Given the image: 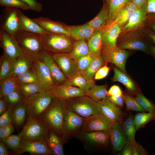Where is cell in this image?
Masks as SVG:
<instances>
[{
    "label": "cell",
    "mask_w": 155,
    "mask_h": 155,
    "mask_svg": "<svg viewBox=\"0 0 155 155\" xmlns=\"http://www.w3.org/2000/svg\"><path fill=\"white\" fill-rule=\"evenodd\" d=\"M65 101L55 98L39 119L56 133L63 142L67 139L63 127Z\"/></svg>",
    "instance_id": "obj_1"
},
{
    "label": "cell",
    "mask_w": 155,
    "mask_h": 155,
    "mask_svg": "<svg viewBox=\"0 0 155 155\" xmlns=\"http://www.w3.org/2000/svg\"><path fill=\"white\" fill-rule=\"evenodd\" d=\"M22 53L33 62L44 50L41 36L20 30L13 36Z\"/></svg>",
    "instance_id": "obj_2"
},
{
    "label": "cell",
    "mask_w": 155,
    "mask_h": 155,
    "mask_svg": "<svg viewBox=\"0 0 155 155\" xmlns=\"http://www.w3.org/2000/svg\"><path fill=\"white\" fill-rule=\"evenodd\" d=\"M64 101L65 105L68 109L84 118L87 119L102 114L99 103L86 95Z\"/></svg>",
    "instance_id": "obj_3"
},
{
    "label": "cell",
    "mask_w": 155,
    "mask_h": 155,
    "mask_svg": "<svg viewBox=\"0 0 155 155\" xmlns=\"http://www.w3.org/2000/svg\"><path fill=\"white\" fill-rule=\"evenodd\" d=\"M44 50L51 55L69 53L75 42L67 35L47 32L40 36Z\"/></svg>",
    "instance_id": "obj_4"
},
{
    "label": "cell",
    "mask_w": 155,
    "mask_h": 155,
    "mask_svg": "<svg viewBox=\"0 0 155 155\" xmlns=\"http://www.w3.org/2000/svg\"><path fill=\"white\" fill-rule=\"evenodd\" d=\"M55 98L50 92L46 91L26 98L24 103L27 116L39 119Z\"/></svg>",
    "instance_id": "obj_5"
},
{
    "label": "cell",
    "mask_w": 155,
    "mask_h": 155,
    "mask_svg": "<svg viewBox=\"0 0 155 155\" xmlns=\"http://www.w3.org/2000/svg\"><path fill=\"white\" fill-rule=\"evenodd\" d=\"M117 46L123 49L150 53L149 43L144 37L142 30L121 32L117 40Z\"/></svg>",
    "instance_id": "obj_6"
},
{
    "label": "cell",
    "mask_w": 155,
    "mask_h": 155,
    "mask_svg": "<svg viewBox=\"0 0 155 155\" xmlns=\"http://www.w3.org/2000/svg\"><path fill=\"white\" fill-rule=\"evenodd\" d=\"M49 130L47 126L39 119L27 116L25 123L18 135L24 139L46 140Z\"/></svg>",
    "instance_id": "obj_7"
},
{
    "label": "cell",
    "mask_w": 155,
    "mask_h": 155,
    "mask_svg": "<svg viewBox=\"0 0 155 155\" xmlns=\"http://www.w3.org/2000/svg\"><path fill=\"white\" fill-rule=\"evenodd\" d=\"M86 119L75 113L65 106L63 111V127L66 138L80 132Z\"/></svg>",
    "instance_id": "obj_8"
},
{
    "label": "cell",
    "mask_w": 155,
    "mask_h": 155,
    "mask_svg": "<svg viewBox=\"0 0 155 155\" xmlns=\"http://www.w3.org/2000/svg\"><path fill=\"white\" fill-rule=\"evenodd\" d=\"M101 55L106 62L114 64L122 72L126 73L125 66L130 55L129 51L117 46L103 47Z\"/></svg>",
    "instance_id": "obj_9"
},
{
    "label": "cell",
    "mask_w": 155,
    "mask_h": 155,
    "mask_svg": "<svg viewBox=\"0 0 155 155\" xmlns=\"http://www.w3.org/2000/svg\"><path fill=\"white\" fill-rule=\"evenodd\" d=\"M28 152L32 155H51L53 154L46 140H32L22 139L18 149L14 153L20 155Z\"/></svg>",
    "instance_id": "obj_10"
},
{
    "label": "cell",
    "mask_w": 155,
    "mask_h": 155,
    "mask_svg": "<svg viewBox=\"0 0 155 155\" xmlns=\"http://www.w3.org/2000/svg\"><path fill=\"white\" fill-rule=\"evenodd\" d=\"M52 56L63 74L68 78L79 73L77 61L69 53H56Z\"/></svg>",
    "instance_id": "obj_11"
},
{
    "label": "cell",
    "mask_w": 155,
    "mask_h": 155,
    "mask_svg": "<svg viewBox=\"0 0 155 155\" xmlns=\"http://www.w3.org/2000/svg\"><path fill=\"white\" fill-rule=\"evenodd\" d=\"M50 92L55 98L65 100L85 96L86 92L72 85L68 79L63 83L55 85Z\"/></svg>",
    "instance_id": "obj_12"
},
{
    "label": "cell",
    "mask_w": 155,
    "mask_h": 155,
    "mask_svg": "<svg viewBox=\"0 0 155 155\" xmlns=\"http://www.w3.org/2000/svg\"><path fill=\"white\" fill-rule=\"evenodd\" d=\"M20 11L19 8L5 7V11L6 13L1 29L13 36L21 30L19 17Z\"/></svg>",
    "instance_id": "obj_13"
},
{
    "label": "cell",
    "mask_w": 155,
    "mask_h": 155,
    "mask_svg": "<svg viewBox=\"0 0 155 155\" xmlns=\"http://www.w3.org/2000/svg\"><path fill=\"white\" fill-rule=\"evenodd\" d=\"M76 135L85 144L92 147L107 146L110 139L109 131L80 132Z\"/></svg>",
    "instance_id": "obj_14"
},
{
    "label": "cell",
    "mask_w": 155,
    "mask_h": 155,
    "mask_svg": "<svg viewBox=\"0 0 155 155\" xmlns=\"http://www.w3.org/2000/svg\"><path fill=\"white\" fill-rule=\"evenodd\" d=\"M0 40L4 54L11 58L16 60L22 54L21 49L14 37L1 29Z\"/></svg>",
    "instance_id": "obj_15"
},
{
    "label": "cell",
    "mask_w": 155,
    "mask_h": 155,
    "mask_svg": "<svg viewBox=\"0 0 155 155\" xmlns=\"http://www.w3.org/2000/svg\"><path fill=\"white\" fill-rule=\"evenodd\" d=\"M114 123L103 114L86 119L81 132L109 131Z\"/></svg>",
    "instance_id": "obj_16"
},
{
    "label": "cell",
    "mask_w": 155,
    "mask_h": 155,
    "mask_svg": "<svg viewBox=\"0 0 155 155\" xmlns=\"http://www.w3.org/2000/svg\"><path fill=\"white\" fill-rule=\"evenodd\" d=\"M122 28L114 21H107L102 30L103 47L117 46L118 38Z\"/></svg>",
    "instance_id": "obj_17"
},
{
    "label": "cell",
    "mask_w": 155,
    "mask_h": 155,
    "mask_svg": "<svg viewBox=\"0 0 155 155\" xmlns=\"http://www.w3.org/2000/svg\"><path fill=\"white\" fill-rule=\"evenodd\" d=\"M38 59L47 66L56 85L62 84L68 79L61 71L51 54L44 50Z\"/></svg>",
    "instance_id": "obj_18"
},
{
    "label": "cell",
    "mask_w": 155,
    "mask_h": 155,
    "mask_svg": "<svg viewBox=\"0 0 155 155\" xmlns=\"http://www.w3.org/2000/svg\"><path fill=\"white\" fill-rule=\"evenodd\" d=\"M98 102L102 114L114 123L118 122L122 124L124 113L120 108L110 101L108 96Z\"/></svg>",
    "instance_id": "obj_19"
},
{
    "label": "cell",
    "mask_w": 155,
    "mask_h": 155,
    "mask_svg": "<svg viewBox=\"0 0 155 155\" xmlns=\"http://www.w3.org/2000/svg\"><path fill=\"white\" fill-rule=\"evenodd\" d=\"M39 82L45 90L50 92L56 85L46 65L38 59L33 62Z\"/></svg>",
    "instance_id": "obj_20"
},
{
    "label": "cell",
    "mask_w": 155,
    "mask_h": 155,
    "mask_svg": "<svg viewBox=\"0 0 155 155\" xmlns=\"http://www.w3.org/2000/svg\"><path fill=\"white\" fill-rule=\"evenodd\" d=\"M147 14L144 5L137 8L133 13L121 32L142 30L144 27Z\"/></svg>",
    "instance_id": "obj_21"
},
{
    "label": "cell",
    "mask_w": 155,
    "mask_h": 155,
    "mask_svg": "<svg viewBox=\"0 0 155 155\" xmlns=\"http://www.w3.org/2000/svg\"><path fill=\"white\" fill-rule=\"evenodd\" d=\"M122 124L118 122L114 123L109 131L110 139L114 152L121 150L128 140Z\"/></svg>",
    "instance_id": "obj_22"
},
{
    "label": "cell",
    "mask_w": 155,
    "mask_h": 155,
    "mask_svg": "<svg viewBox=\"0 0 155 155\" xmlns=\"http://www.w3.org/2000/svg\"><path fill=\"white\" fill-rule=\"evenodd\" d=\"M46 31L70 36L67 25L59 21L52 20L47 17H40L32 19Z\"/></svg>",
    "instance_id": "obj_23"
},
{
    "label": "cell",
    "mask_w": 155,
    "mask_h": 155,
    "mask_svg": "<svg viewBox=\"0 0 155 155\" xmlns=\"http://www.w3.org/2000/svg\"><path fill=\"white\" fill-rule=\"evenodd\" d=\"M67 28L70 36L76 41L88 40L96 31L87 23L79 26L67 25Z\"/></svg>",
    "instance_id": "obj_24"
},
{
    "label": "cell",
    "mask_w": 155,
    "mask_h": 155,
    "mask_svg": "<svg viewBox=\"0 0 155 155\" xmlns=\"http://www.w3.org/2000/svg\"><path fill=\"white\" fill-rule=\"evenodd\" d=\"M19 17L21 30L40 36L49 32L33 19H31L24 15L20 11Z\"/></svg>",
    "instance_id": "obj_25"
},
{
    "label": "cell",
    "mask_w": 155,
    "mask_h": 155,
    "mask_svg": "<svg viewBox=\"0 0 155 155\" xmlns=\"http://www.w3.org/2000/svg\"><path fill=\"white\" fill-rule=\"evenodd\" d=\"M26 109L24 102L13 108L12 123L18 131L23 128L26 119Z\"/></svg>",
    "instance_id": "obj_26"
},
{
    "label": "cell",
    "mask_w": 155,
    "mask_h": 155,
    "mask_svg": "<svg viewBox=\"0 0 155 155\" xmlns=\"http://www.w3.org/2000/svg\"><path fill=\"white\" fill-rule=\"evenodd\" d=\"M0 97L8 95L18 90L17 76L11 74L0 79Z\"/></svg>",
    "instance_id": "obj_27"
},
{
    "label": "cell",
    "mask_w": 155,
    "mask_h": 155,
    "mask_svg": "<svg viewBox=\"0 0 155 155\" xmlns=\"http://www.w3.org/2000/svg\"><path fill=\"white\" fill-rule=\"evenodd\" d=\"M103 1V5L98 13L94 18L86 23L96 31L102 29L108 21V7L106 1Z\"/></svg>",
    "instance_id": "obj_28"
},
{
    "label": "cell",
    "mask_w": 155,
    "mask_h": 155,
    "mask_svg": "<svg viewBox=\"0 0 155 155\" xmlns=\"http://www.w3.org/2000/svg\"><path fill=\"white\" fill-rule=\"evenodd\" d=\"M137 8L131 1L129 2L119 11L113 21L123 28Z\"/></svg>",
    "instance_id": "obj_29"
},
{
    "label": "cell",
    "mask_w": 155,
    "mask_h": 155,
    "mask_svg": "<svg viewBox=\"0 0 155 155\" xmlns=\"http://www.w3.org/2000/svg\"><path fill=\"white\" fill-rule=\"evenodd\" d=\"M49 148L55 155H63L64 151L60 138L54 132L50 130L46 140Z\"/></svg>",
    "instance_id": "obj_30"
},
{
    "label": "cell",
    "mask_w": 155,
    "mask_h": 155,
    "mask_svg": "<svg viewBox=\"0 0 155 155\" xmlns=\"http://www.w3.org/2000/svg\"><path fill=\"white\" fill-rule=\"evenodd\" d=\"M106 61L101 54L96 55L88 68L80 72L88 79L92 80L98 70L105 65Z\"/></svg>",
    "instance_id": "obj_31"
},
{
    "label": "cell",
    "mask_w": 155,
    "mask_h": 155,
    "mask_svg": "<svg viewBox=\"0 0 155 155\" xmlns=\"http://www.w3.org/2000/svg\"><path fill=\"white\" fill-rule=\"evenodd\" d=\"M33 62L23 53L15 61L12 74L17 76L30 69Z\"/></svg>",
    "instance_id": "obj_32"
},
{
    "label": "cell",
    "mask_w": 155,
    "mask_h": 155,
    "mask_svg": "<svg viewBox=\"0 0 155 155\" xmlns=\"http://www.w3.org/2000/svg\"><path fill=\"white\" fill-rule=\"evenodd\" d=\"M113 71L114 75L112 78L113 82H119L122 83L130 92H136V88L135 86L126 73L116 67H114Z\"/></svg>",
    "instance_id": "obj_33"
},
{
    "label": "cell",
    "mask_w": 155,
    "mask_h": 155,
    "mask_svg": "<svg viewBox=\"0 0 155 155\" xmlns=\"http://www.w3.org/2000/svg\"><path fill=\"white\" fill-rule=\"evenodd\" d=\"M108 8V21H113L119 11L131 0H105Z\"/></svg>",
    "instance_id": "obj_34"
},
{
    "label": "cell",
    "mask_w": 155,
    "mask_h": 155,
    "mask_svg": "<svg viewBox=\"0 0 155 155\" xmlns=\"http://www.w3.org/2000/svg\"><path fill=\"white\" fill-rule=\"evenodd\" d=\"M102 30V29L96 31L88 40L87 44L90 53L96 55L101 54L103 47Z\"/></svg>",
    "instance_id": "obj_35"
},
{
    "label": "cell",
    "mask_w": 155,
    "mask_h": 155,
    "mask_svg": "<svg viewBox=\"0 0 155 155\" xmlns=\"http://www.w3.org/2000/svg\"><path fill=\"white\" fill-rule=\"evenodd\" d=\"M122 125L128 140L130 143L132 147H133L137 142L135 140V134L137 130L134 122V117L131 114L123 122Z\"/></svg>",
    "instance_id": "obj_36"
},
{
    "label": "cell",
    "mask_w": 155,
    "mask_h": 155,
    "mask_svg": "<svg viewBox=\"0 0 155 155\" xmlns=\"http://www.w3.org/2000/svg\"><path fill=\"white\" fill-rule=\"evenodd\" d=\"M70 55L77 61L90 53L87 43L84 40L75 41L69 53Z\"/></svg>",
    "instance_id": "obj_37"
},
{
    "label": "cell",
    "mask_w": 155,
    "mask_h": 155,
    "mask_svg": "<svg viewBox=\"0 0 155 155\" xmlns=\"http://www.w3.org/2000/svg\"><path fill=\"white\" fill-rule=\"evenodd\" d=\"M68 80L72 85L86 92L94 85V82L93 79H88L80 73L73 77L68 78Z\"/></svg>",
    "instance_id": "obj_38"
},
{
    "label": "cell",
    "mask_w": 155,
    "mask_h": 155,
    "mask_svg": "<svg viewBox=\"0 0 155 155\" xmlns=\"http://www.w3.org/2000/svg\"><path fill=\"white\" fill-rule=\"evenodd\" d=\"M4 54L0 59V79L12 74L15 61Z\"/></svg>",
    "instance_id": "obj_39"
},
{
    "label": "cell",
    "mask_w": 155,
    "mask_h": 155,
    "mask_svg": "<svg viewBox=\"0 0 155 155\" xmlns=\"http://www.w3.org/2000/svg\"><path fill=\"white\" fill-rule=\"evenodd\" d=\"M18 90L26 98L34 94L45 91L39 83H18Z\"/></svg>",
    "instance_id": "obj_40"
},
{
    "label": "cell",
    "mask_w": 155,
    "mask_h": 155,
    "mask_svg": "<svg viewBox=\"0 0 155 155\" xmlns=\"http://www.w3.org/2000/svg\"><path fill=\"white\" fill-rule=\"evenodd\" d=\"M107 86L106 85H94L85 92V95L98 102L107 96Z\"/></svg>",
    "instance_id": "obj_41"
},
{
    "label": "cell",
    "mask_w": 155,
    "mask_h": 155,
    "mask_svg": "<svg viewBox=\"0 0 155 155\" xmlns=\"http://www.w3.org/2000/svg\"><path fill=\"white\" fill-rule=\"evenodd\" d=\"M136 129L143 128L150 122L155 120V112H142L137 114L134 117Z\"/></svg>",
    "instance_id": "obj_42"
},
{
    "label": "cell",
    "mask_w": 155,
    "mask_h": 155,
    "mask_svg": "<svg viewBox=\"0 0 155 155\" xmlns=\"http://www.w3.org/2000/svg\"><path fill=\"white\" fill-rule=\"evenodd\" d=\"M3 98L7 107L13 108L18 104L24 102L26 97L18 90L3 97Z\"/></svg>",
    "instance_id": "obj_43"
},
{
    "label": "cell",
    "mask_w": 155,
    "mask_h": 155,
    "mask_svg": "<svg viewBox=\"0 0 155 155\" xmlns=\"http://www.w3.org/2000/svg\"><path fill=\"white\" fill-rule=\"evenodd\" d=\"M17 77L19 83H40L34 66L30 70L18 75Z\"/></svg>",
    "instance_id": "obj_44"
},
{
    "label": "cell",
    "mask_w": 155,
    "mask_h": 155,
    "mask_svg": "<svg viewBox=\"0 0 155 155\" xmlns=\"http://www.w3.org/2000/svg\"><path fill=\"white\" fill-rule=\"evenodd\" d=\"M135 100L145 111L148 112H155V104L142 94H137Z\"/></svg>",
    "instance_id": "obj_45"
},
{
    "label": "cell",
    "mask_w": 155,
    "mask_h": 155,
    "mask_svg": "<svg viewBox=\"0 0 155 155\" xmlns=\"http://www.w3.org/2000/svg\"><path fill=\"white\" fill-rule=\"evenodd\" d=\"M22 138L18 135H11L1 141L14 152L18 149Z\"/></svg>",
    "instance_id": "obj_46"
},
{
    "label": "cell",
    "mask_w": 155,
    "mask_h": 155,
    "mask_svg": "<svg viewBox=\"0 0 155 155\" xmlns=\"http://www.w3.org/2000/svg\"><path fill=\"white\" fill-rule=\"evenodd\" d=\"M122 96L127 110L140 112L145 111L142 107L137 103L135 98L127 94H123Z\"/></svg>",
    "instance_id": "obj_47"
},
{
    "label": "cell",
    "mask_w": 155,
    "mask_h": 155,
    "mask_svg": "<svg viewBox=\"0 0 155 155\" xmlns=\"http://www.w3.org/2000/svg\"><path fill=\"white\" fill-rule=\"evenodd\" d=\"M0 4L5 7L21 8L24 10H32L30 7L20 0H0Z\"/></svg>",
    "instance_id": "obj_48"
},
{
    "label": "cell",
    "mask_w": 155,
    "mask_h": 155,
    "mask_svg": "<svg viewBox=\"0 0 155 155\" xmlns=\"http://www.w3.org/2000/svg\"><path fill=\"white\" fill-rule=\"evenodd\" d=\"M97 55H98L90 53L77 60L78 68L79 73L86 69Z\"/></svg>",
    "instance_id": "obj_49"
},
{
    "label": "cell",
    "mask_w": 155,
    "mask_h": 155,
    "mask_svg": "<svg viewBox=\"0 0 155 155\" xmlns=\"http://www.w3.org/2000/svg\"><path fill=\"white\" fill-rule=\"evenodd\" d=\"M13 108L8 107L6 111L0 115V127L6 126L12 122Z\"/></svg>",
    "instance_id": "obj_50"
},
{
    "label": "cell",
    "mask_w": 155,
    "mask_h": 155,
    "mask_svg": "<svg viewBox=\"0 0 155 155\" xmlns=\"http://www.w3.org/2000/svg\"><path fill=\"white\" fill-rule=\"evenodd\" d=\"M15 131V128L11 123L6 126L0 127V140L2 141Z\"/></svg>",
    "instance_id": "obj_51"
},
{
    "label": "cell",
    "mask_w": 155,
    "mask_h": 155,
    "mask_svg": "<svg viewBox=\"0 0 155 155\" xmlns=\"http://www.w3.org/2000/svg\"><path fill=\"white\" fill-rule=\"evenodd\" d=\"M142 31L144 37L148 41L155 46V31L144 27Z\"/></svg>",
    "instance_id": "obj_52"
},
{
    "label": "cell",
    "mask_w": 155,
    "mask_h": 155,
    "mask_svg": "<svg viewBox=\"0 0 155 155\" xmlns=\"http://www.w3.org/2000/svg\"><path fill=\"white\" fill-rule=\"evenodd\" d=\"M30 7L32 9L37 12L41 11L42 5L36 0H20Z\"/></svg>",
    "instance_id": "obj_53"
},
{
    "label": "cell",
    "mask_w": 155,
    "mask_h": 155,
    "mask_svg": "<svg viewBox=\"0 0 155 155\" xmlns=\"http://www.w3.org/2000/svg\"><path fill=\"white\" fill-rule=\"evenodd\" d=\"M110 69V67L106 65L102 67L96 73L94 76V79L100 80L105 78L108 75Z\"/></svg>",
    "instance_id": "obj_54"
},
{
    "label": "cell",
    "mask_w": 155,
    "mask_h": 155,
    "mask_svg": "<svg viewBox=\"0 0 155 155\" xmlns=\"http://www.w3.org/2000/svg\"><path fill=\"white\" fill-rule=\"evenodd\" d=\"M144 5L147 15L155 16V0H146Z\"/></svg>",
    "instance_id": "obj_55"
},
{
    "label": "cell",
    "mask_w": 155,
    "mask_h": 155,
    "mask_svg": "<svg viewBox=\"0 0 155 155\" xmlns=\"http://www.w3.org/2000/svg\"><path fill=\"white\" fill-rule=\"evenodd\" d=\"M108 97L110 101L115 105L120 108L123 107L124 102L122 96L118 95Z\"/></svg>",
    "instance_id": "obj_56"
},
{
    "label": "cell",
    "mask_w": 155,
    "mask_h": 155,
    "mask_svg": "<svg viewBox=\"0 0 155 155\" xmlns=\"http://www.w3.org/2000/svg\"><path fill=\"white\" fill-rule=\"evenodd\" d=\"M144 27L155 31V16L147 15Z\"/></svg>",
    "instance_id": "obj_57"
},
{
    "label": "cell",
    "mask_w": 155,
    "mask_h": 155,
    "mask_svg": "<svg viewBox=\"0 0 155 155\" xmlns=\"http://www.w3.org/2000/svg\"><path fill=\"white\" fill-rule=\"evenodd\" d=\"M148 153L145 149L138 142L133 147V155H146Z\"/></svg>",
    "instance_id": "obj_58"
},
{
    "label": "cell",
    "mask_w": 155,
    "mask_h": 155,
    "mask_svg": "<svg viewBox=\"0 0 155 155\" xmlns=\"http://www.w3.org/2000/svg\"><path fill=\"white\" fill-rule=\"evenodd\" d=\"M118 95L122 96L123 93L121 89L117 85H114L112 86L107 91L108 96Z\"/></svg>",
    "instance_id": "obj_59"
},
{
    "label": "cell",
    "mask_w": 155,
    "mask_h": 155,
    "mask_svg": "<svg viewBox=\"0 0 155 155\" xmlns=\"http://www.w3.org/2000/svg\"><path fill=\"white\" fill-rule=\"evenodd\" d=\"M122 150V155H133V147L128 140L126 142Z\"/></svg>",
    "instance_id": "obj_60"
},
{
    "label": "cell",
    "mask_w": 155,
    "mask_h": 155,
    "mask_svg": "<svg viewBox=\"0 0 155 155\" xmlns=\"http://www.w3.org/2000/svg\"><path fill=\"white\" fill-rule=\"evenodd\" d=\"M9 153L8 151L7 147L2 142H0V155H8Z\"/></svg>",
    "instance_id": "obj_61"
},
{
    "label": "cell",
    "mask_w": 155,
    "mask_h": 155,
    "mask_svg": "<svg viewBox=\"0 0 155 155\" xmlns=\"http://www.w3.org/2000/svg\"><path fill=\"white\" fill-rule=\"evenodd\" d=\"M8 107L6 105L3 97L0 98V115H1L4 113L7 109Z\"/></svg>",
    "instance_id": "obj_62"
},
{
    "label": "cell",
    "mask_w": 155,
    "mask_h": 155,
    "mask_svg": "<svg viewBox=\"0 0 155 155\" xmlns=\"http://www.w3.org/2000/svg\"><path fill=\"white\" fill-rule=\"evenodd\" d=\"M146 0H131L133 2L137 7V8H139L143 6Z\"/></svg>",
    "instance_id": "obj_63"
},
{
    "label": "cell",
    "mask_w": 155,
    "mask_h": 155,
    "mask_svg": "<svg viewBox=\"0 0 155 155\" xmlns=\"http://www.w3.org/2000/svg\"><path fill=\"white\" fill-rule=\"evenodd\" d=\"M149 43L150 53H151L155 57V46Z\"/></svg>",
    "instance_id": "obj_64"
}]
</instances>
